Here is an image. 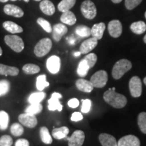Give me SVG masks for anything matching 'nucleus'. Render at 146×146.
Returning <instances> with one entry per match:
<instances>
[{"label":"nucleus","mask_w":146,"mask_h":146,"mask_svg":"<svg viewBox=\"0 0 146 146\" xmlns=\"http://www.w3.org/2000/svg\"><path fill=\"white\" fill-rule=\"evenodd\" d=\"M105 102L116 108H122L127 104V98L123 95L118 94L114 89H109L104 94Z\"/></svg>","instance_id":"obj_1"},{"label":"nucleus","mask_w":146,"mask_h":146,"mask_svg":"<svg viewBox=\"0 0 146 146\" xmlns=\"http://www.w3.org/2000/svg\"><path fill=\"white\" fill-rule=\"evenodd\" d=\"M132 68V64L127 59H122L115 64L112 68V74L114 79H120L126 72Z\"/></svg>","instance_id":"obj_2"},{"label":"nucleus","mask_w":146,"mask_h":146,"mask_svg":"<svg viewBox=\"0 0 146 146\" xmlns=\"http://www.w3.org/2000/svg\"><path fill=\"white\" fill-rule=\"evenodd\" d=\"M52 47V41L49 38H43L36 43L34 53L37 57H43L50 52Z\"/></svg>","instance_id":"obj_3"},{"label":"nucleus","mask_w":146,"mask_h":146,"mask_svg":"<svg viewBox=\"0 0 146 146\" xmlns=\"http://www.w3.org/2000/svg\"><path fill=\"white\" fill-rule=\"evenodd\" d=\"M4 41L6 45L15 52H21L25 48V43L23 39L18 35H13L5 36Z\"/></svg>","instance_id":"obj_4"},{"label":"nucleus","mask_w":146,"mask_h":146,"mask_svg":"<svg viewBox=\"0 0 146 146\" xmlns=\"http://www.w3.org/2000/svg\"><path fill=\"white\" fill-rule=\"evenodd\" d=\"M81 11L84 17L89 20L94 19L97 14L96 5L90 0H85L82 3Z\"/></svg>","instance_id":"obj_5"},{"label":"nucleus","mask_w":146,"mask_h":146,"mask_svg":"<svg viewBox=\"0 0 146 146\" xmlns=\"http://www.w3.org/2000/svg\"><path fill=\"white\" fill-rule=\"evenodd\" d=\"M91 83L94 87L102 88L106 85L108 81V74L105 70H99L91 77Z\"/></svg>","instance_id":"obj_6"},{"label":"nucleus","mask_w":146,"mask_h":146,"mask_svg":"<svg viewBox=\"0 0 146 146\" xmlns=\"http://www.w3.org/2000/svg\"><path fill=\"white\" fill-rule=\"evenodd\" d=\"M129 90L133 98H139L142 93V83L139 77L135 76L129 81Z\"/></svg>","instance_id":"obj_7"},{"label":"nucleus","mask_w":146,"mask_h":146,"mask_svg":"<svg viewBox=\"0 0 146 146\" xmlns=\"http://www.w3.org/2000/svg\"><path fill=\"white\" fill-rule=\"evenodd\" d=\"M18 120L23 125L31 129L35 127L38 123L35 115L27 112L20 114L18 116Z\"/></svg>","instance_id":"obj_8"},{"label":"nucleus","mask_w":146,"mask_h":146,"mask_svg":"<svg viewBox=\"0 0 146 146\" xmlns=\"http://www.w3.org/2000/svg\"><path fill=\"white\" fill-rule=\"evenodd\" d=\"M68 141V146H82L85 141V135L83 131L76 130L70 137H66Z\"/></svg>","instance_id":"obj_9"},{"label":"nucleus","mask_w":146,"mask_h":146,"mask_svg":"<svg viewBox=\"0 0 146 146\" xmlns=\"http://www.w3.org/2000/svg\"><path fill=\"white\" fill-rule=\"evenodd\" d=\"M108 32L110 35L114 38H117L121 35L123 32V26L122 24L118 20H114L108 23Z\"/></svg>","instance_id":"obj_10"},{"label":"nucleus","mask_w":146,"mask_h":146,"mask_svg":"<svg viewBox=\"0 0 146 146\" xmlns=\"http://www.w3.org/2000/svg\"><path fill=\"white\" fill-rule=\"evenodd\" d=\"M62 98V96L59 93H53L51 98L48 100V109L50 111L58 110L59 112H61L62 110V105L61 104L59 100Z\"/></svg>","instance_id":"obj_11"},{"label":"nucleus","mask_w":146,"mask_h":146,"mask_svg":"<svg viewBox=\"0 0 146 146\" xmlns=\"http://www.w3.org/2000/svg\"><path fill=\"white\" fill-rule=\"evenodd\" d=\"M61 62L57 56H52L47 60V68L52 74H56L60 70Z\"/></svg>","instance_id":"obj_12"},{"label":"nucleus","mask_w":146,"mask_h":146,"mask_svg":"<svg viewBox=\"0 0 146 146\" xmlns=\"http://www.w3.org/2000/svg\"><path fill=\"white\" fill-rule=\"evenodd\" d=\"M98 40L96 38L92 37L85 40L82 43L80 46V52L82 54H87L93 50L98 45Z\"/></svg>","instance_id":"obj_13"},{"label":"nucleus","mask_w":146,"mask_h":146,"mask_svg":"<svg viewBox=\"0 0 146 146\" xmlns=\"http://www.w3.org/2000/svg\"><path fill=\"white\" fill-rule=\"evenodd\" d=\"M118 146H140V141L136 136L129 135L120 139Z\"/></svg>","instance_id":"obj_14"},{"label":"nucleus","mask_w":146,"mask_h":146,"mask_svg":"<svg viewBox=\"0 0 146 146\" xmlns=\"http://www.w3.org/2000/svg\"><path fill=\"white\" fill-rule=\"evenodd\" d=\"M67 31L68 29L64 24H56L52 28L53 38L56 41H60Z\"/></svg>","instance_id":"obj_15"},{"label":"nucleus","mask_w":146,"mask_h":146,"mask_svg":"<svg viewBox=\"0 0 146 146\" xmlns=\"http://www.w3.org/2000/svg\"><path fill=\"white\" fill-rule=\"evenodd\" d=\"M3 11L7 15L14 16L16 18H21L24 16V12L21 8L15 5L7 4L3 8Z\"/></svg>","instance_id":"obj_16"},{"label":"nucleus","mask_w":146,"mask_h":146,"mask_svg":"<svg viewBox=\"0 0 146 146\" xmlns=\"http://www.w3.org/2000/svg\"><path fill=\"white\" fill-rule=\"evenodd\" d=\"M39 7L43 13L47 16H52L55 13V6L50 0H43L39 4Z\"/></svg>","instance_id":"obj_17"},{"label":"nucleus","mask_w":146,"mask_h":146,"mask_svg":"<svg viewBox=\"0 0 146 146\" xmlns=\"http://www.w3.org/2000/svg\"><path fill=\"white\" fill-rule=\"evenodd\" d=\"M99 140L102 146H118V142L114 137L107 133L100 134Z\"/></svg>","instance_id":"obj_18"},{"label":"nucleus","mask_w":146,"mask_h":146,"mask_svg":"<svg viewBox=\"0 0 146 146\" xmlns=\"http://www.w3.org/2000/svg\"><path fill=\"white\" fill-rule=\"evenodd\" d=\"M76 86L78 90L85 93L91 92L94 88L91 81H87L83 78H80L76 81Z\"/></svg>","instance_id":"obj_19"},{"label":"nucleus","mask_w":146,"mask_h":146,"mask_svg":"<svg viewBox=\"0 0 146 146\" xmlns=\"http://www.w3.org/2000/svg\"><path fill=\"white\" fill-rule=\"evenodd\" d=\"M106 29V25L104 23H100L96 24L93 26L92 29H91V35L92 37H94L98 40L101 39L103 36Z\"/></svg>","instance_id":"obj_20"},{"label":"nucleus","mask_w":146,"mask_h":146,"mask_svg":"<svg viewBox=\"0 0 146 146\" xmlns=\"http://www.w3.org/2000/svg\"><path fill=\"white\" fill-rule=\"evenodd\" d=\"M19 74V70L14 66H10L0 64V74L5 76H17Z\"/></svg>","instance_id":"obj_21"},{"label":"nucleus","mask_w":146,"mask_h":146,"mask_svg":"<svg viewBox=\"0 0 146 146\" xmlns=\"http://www.w3.org/2000/svg\"><path fill=\"white\" fill-rule=\"evenodd\" d=\"M3 27L7 31L12 34L21 33L23 31V29L17 24L12 21H5L3 23Z\"/></svg>","instance_id":"obj_22"},{"label":"nucleus","mask_w":146,"mask_h":146,"mask_svg":"<svg viewBox=\"0 0 146 146\" xmlns=\"http://www.w3.org/2000/svg\"><path fill=\"white\" fill-rule=\"evenodd\" d=\"M60 21L64 24L72 26L76 23V18L73 12L68 10L63 12L61 17H60Z\"/></svg>","instance_id":"obj_23"},{"label":"nucleus","mask_w":146,"mask_h":146,"mask_svg":"<svg viewBox=\"0 0 146 146\" xmlns=\"http://www.w3.org/2000/svg\"><path fill=\"white\" fill-rule=\"evenodd\" d=\"M69 133V129L66 127L55 128L52 131V135L56 139H62L66 138Z\"/></svg>","instance_id":"obj_24"},{"label":"nucleus","mask_w":146,"mask_h":146,"mask_svg":"<svg viewBox=\"0 0 146 146\" xmlns=\"http://www.w3.org/2000/svg\"><path fill=\"white\" fill-rule=\"evenodd\" d=\"M130 29L131 31L137 35L143 34L146 31V24L143 21L135 22L131 24Z\"/></svg>","instance_id":"obj_25"},{"label":"nucleus","mask_w":146,"mask_h":146,"mask_svg":"<svg viewBox=\"0 0 146 146\" xmlns=\"http://www.w3.org/2000/svg\"><path fill=\"white\" fill-rule=\"evenodd\" d=\"M76 0H62L58 5V10L62 12H65L70 10L75 5Z\"/></svg>","instance_id":"obj_26"},{"label":"nucleus","mask_w":146,"mask_h":146,"mask_svg":"<svg viewBox=\"0 0 146 146\" xmlns=\"http://www.w3.org/2000/svg\"><path fill=\"white\" fill-rule=\"evenodd\" d=\"M89 69H90V68H89L86 60L83 59L78 64L76 72H77L78 76H80L81 77H85L87 74V73H88Z\"/></svg>","instance_id":"obj_27"},{"label":"nucleus","mask_w":146,"mask_h":146,"mask_svg":"<svg viewBox=\"0 0 146 146\" xmlns=\"http://www.w3.org/2000/svg\"><path fill=\"white\" fill-rule=\"evenodd\" d=\"M46 97V94L44 92H35L29 96L28 101L31 104H39Z\"/></svg>","instance_id":"obj_28"},{"label":"nucleus","mask_w":146,"mask_h":146,"mask_svg":"<svg viewBox=\"0 0 146 146\" xmlns=\"http://www.w3.org/2000/svg\"><path fill=\"white\" fill-rule=\"evenodd\" d=\"M40 137L42 142L45 144H51L53 141L48 129L45 127H43L40 129Z\"/></svg>","instance_id":"obj_29"},{"label":"nucleus","mask_w":146,"mask_h":146,"mask_svg":"<svg viewBox=\"0 0 146 146\" xmlns=\"http://www.w3.org/2000/svg\"><path fill=\"white\" fill-rule=\"evenodd\" d=\"M75 32L81 37H87L91 35V29L85 25H78L76 27Z\"/></svg>","instance_id":"obj_30"},{"label":"nucleus","mask_w":146,"mask_h":146,"mask_svg":"<svg viewBox=\"0 0 146 146\" xmlns=\"http://www.w3.org/2000/svg\"><path fill=\"white\" fill-rule=\"evenodd\" d=\"M50 83L46 81V75L45 74H41L36 78V88L39 91H43L46 87H48Z\"/></svg>","instance_id":"obj_31"},{"label":"nucleus","mask_w":146,"mask_h":146,"mask_svg":"<svg viewBox=\"0 0 146 146\" xmlns=\"http://www.w3.org/2000/svg\"><path fill=\"white\" fill-rule=\"evenodd\" d=\"M9 115L5 111H0V129L5 130L8 127Z\"/></svg>","instance_id":"obj_32"},{"label":"nucleus","mask_w":146,"mask_h":146,"mask_svg":"<svg viewBox=\"0 0 146 146\" xmlns=\"http://www.w3.org/2000/svg\"><path fill=\"white\" fill-rule=\"evenodd\" d=\"M23 70L27 74H34L39 72L40 68L33 64H27L23 67Z\"/></svg>","instance_id":"obj_33"},{"label":"nucleus","mask_w":146,"mask_h":146,"mask_svg":"<svg viewBox=\"0 0 146 146\" xmlns=\"http://www.w3.org/2000/svg\"><path fill=\"white\" fill-rule=\"evenodd\" d=\"M43 110V106L41 104H32L29 106H28L25 110V112L30 113L32 114H39Z\"/></svg>","instance_id":"obj_34"},{"label":"nucleus","mask_w":146,"mask_h":146,"mask_svg":"<svg viewBox=\"0 0 146 146\" xmlns=\"http://www.w3.org/2000/svg\"><path fill=\"white\" fill-rule=\"evenodd\" d=\"M137 122L140 130L144 134H146V112H141L139 114Z\"/></svg>","instance_id":"obj_35"},{"label":"nucleus","mask_w":146,"mask_h":146,"mask_svg":"<svg viewBox=\"0 0 146 146\" xmlns=\"http://www.w3.org/2000/svg\"><path fill=\"white\" fill-rule=\"evenodd\" d=\"M10 132L14 136L19 137L23 134L24 129L21 124L14 123L10 127Z\"/></svg>","instance_id":"obj_36"},{"label":"nucleus","mask_w":146,"mask_h":146,"mask_svg":"<svg viewBox=\"0 0 146 146\" xmlns=\"http://www.w3.org/2000/svg\"><path fill=\"white\" fill-rule=\"evenodd\" d=\"M10 84L7 80L0 81V97L6 95L10 91Z\"/></svg>","instance_id":"obj_37"},{"label":"nucleus","mask_w":146,"mask_h":146,"mask_svg":"<svg viewBox=\"0 0 146 146\" xmlns=\"http://www.w3.org/2000/svg\"><path fill=\"white\" fill-rule=\"evenodd\" d=\"M36 22H37V23L43 29V30H44L45 31L49 33L52 32V27L51 26L50 23L47 21H46V20L44 19V18H39Z\"/></svg>","instance_id":"obj_38"},{"label":"nucleus","mask_w":146,"mask_h":146,"mask_svg":"<svg viewBox=\"0 0 146 146\" xmlns=\"http://www.w3.org/2000/svg\"><path fill=\"white\" fill-rule=\"evenodd\" d=\"M84 59L86 60L87 64H88L89 68H93V67L95 66V64H96L97 60H98V57H97L96 55L94 54V53H91V54L87 55Z\"/></svg>","instance_id":"obj_39"},{"label":"nucleus","mask_w":146,"mask_h":146,"mask_svg":"<svg viewBox=\"0 0 146 146\" xmlns=\"http://www.w3.org/2000/svg\"><path fill=\"white\" fill-rule=\"evenodd\" d=\"M13 139L8 135L1 136L0 137V146H12Z\"/></svg>","instance_id":"obj_40"},{"label":"nucleus","mask_w":146,"mask_h":146,"mask_svg":"<svg viewBox=\"0 0 146 146\" xmlns=\"http://www.w3.org/2000/svg\"><path fill=\"white\" fill-rule=\"evenodd\" d=\"M142 0H125V6L127 10H133L141 3Z\"/></svg>","instance_id":"obj_41"},{"label":"nucleus","mask_w":146,"mask_h":146,"mask_svg":"<svg viewBox=\"0 0 146 146\" xmlns=\"http://www.w3.org/2000/svg\"><path fill=\"white\" fill-rule=\"evenodd\" d=\"M82 107H81V112L83 113H88L91 110V101L89 99L82 100Z\"/></svg>","instance_id":"obj_42"},{"label":"nucleus","mask_w":146,"mask_h":146,"mask_svg":"<svg viewBox=\"0 0 146 146\" xmlns=\"http://www.w3.org/2000/svg\"><path fill=\"white\" fill-rule=\"evenodd\" d=\"M83 118V115L81 112H74L71 116V120L74 122H78Z\"/></svg>","instance_id":"obj_43"},{"label":"nucleus","mask_w":146,"mask_h":146,"mask_svg":"<svg viewBox=\"0 0 146 146\" xmlns=\"http://www.w3.org/2000/svg\"><path fill=\"white\" fill-rule=\"evenodd\" d=\"M68 105L70 108H76L79 106V101L76 98H72L68 102Z\"/></svg>","instance_id":"obj_44"},{"label":"nucleus","mask_w":146,"mask_h":146,"mask_svg":"<svg viewBox=\"0 0 146 146\" xmlns=\"http://www.w3.org/2000/svg\"><path fill=\"white\" fill-rule=\"evenodd\" d=\"M29 142L25 139H19L15 143V146H29Z\"/></svg>","instance_id":"obj_45"},{"label":"nucleus","mask_w":146,"mask_h":146,"mask_svg":"<svg viewBox=\"0 0 146 146\" xmlns=\"http://www.w3.org/2000/svg\"><path fill=\"white\" fill-rule=\"evenodd\" d=\"M123 1V0H112V1L113 3H119L121 2V1Z\"/></svg>","instance_id":"obj_46"},{"label":"nucleus","mask_w":146,"mask_h":146,"mask_svg":"<svg viewBox=\"0 0 146 146\" xmlns=\"http://www.w3.org/2000/svg\"><path fill=\"white\" fill-rule=\"evenodd\" d=\"M81 52H75V53H74V56H76V57H78V56H79L80 55H81Z\"/></svg>","instance_id":"obj_47"},{"label":"nucleus","mask_w":146,"mask_h":146,"mask_svg":"<svg viewBox=\"0 0 146 146\" xmlns=\"http://www.w3.org/2000/svg\"><path fill=\"white\" fill-rule=\"evenodd\" d=\"M2 54H3V51H2V49H1V47H0V56H1V55H2Z\"/></svg>","instance_id":"obj_48"},{"label":"nucleus","mask_w":146,"mask_h":146,"mask_svg":"<svg viewBox=\"0 0 146 146\" xmlns=\"http://www.w3.org/2000/svg\"><path fill=\"white\" fill-rule=\"evenodd\" d=\"M8 1V0H0V1H1V2H2V3L7 2Z\"/></svg>","instance_id":"obj_49"},{"label":"nucleus","mask_w":146,"mask_h":146,"mask_svg":"<svg viewBox=\"0 0 146 146\" xmlns=\"http://www.w3.org/2000/svg\"><path fill=\"white\" fill-rule=\"evenodd\" d=\"M143 41H144V42H145V43H146V35H145V36H144V38H143Z\"/></svg>","instance_id":"obj_50"},{"label":"nucleus","mask_w":146,"mask_h":146,"mask_svg":"<svg viewBox=\"0 0 146 146\" xmlns=\"http://www.w3.org/2000/svg\"><path fill=\"white\" fill-rule=\"evenodd\" d=\"M143 82H144V83H145V85H146V76L145 78H144V79H143Z\"/></svg>","instance_id":"obj_51"},{"label":"nucleus","mask_w":146,"mask_h":146,"mask_svg":"<svg viewBox=\"0 0 146 146\" xmlns=\"http://www.w3.org/2000/svg\"><path fill=\"white\" fill-rule=\"evenodd\" d=\"M24 1H25V2L28 3V2H29V1H30V0H24Z\"/></svg>","instance_id":"obj_52"},{"label":"nucleus","mask_w":146,"mask_h":146,"mask_svg":"<svg viewBox=\"0 0 146 146\" xmlns=\"http://www.w3.org/2000/svg\"><path fill=\"white\" fill-rule=\"evenodd\" d=\"M35 1H41V0H35Z\"/></svg>","instance_id":"obj_53"},{"label":"nucleus","mask_w":146,"mask_h":146,"mask_svg":"<svg viewBox=\"0 0 146 146\" xmlns=\"http://www.w3.org/2000/svg\"><path fill=\"white\" fill-rule=\"evenodd\" d=\"M145 18H146V12H145Z\"/></svg>","instance_id":"obj_54"},{"label":"nucleus","mask_w":146,"mask_h":146,"mask_svg":"<svg viewBox=\"0 0 146 146\" xmlns=\"http://www.w3.org/2000/svg\"><path fill=\"white\" fill-rule=\"evenodd\" d=\"M12 1H16V0H12Z\"/></svg>","instance_id":"obj_55"}]
</instances>
